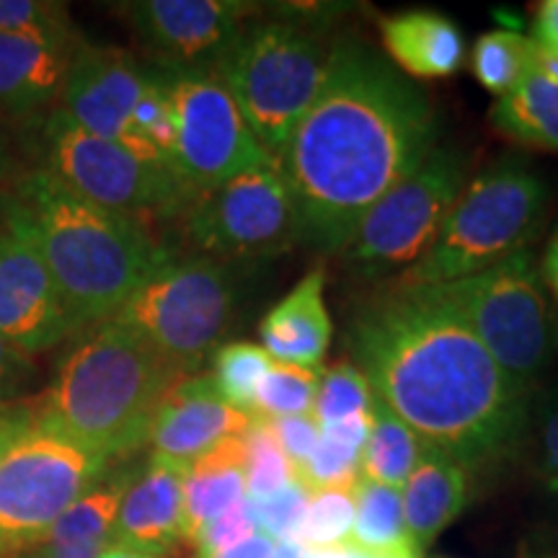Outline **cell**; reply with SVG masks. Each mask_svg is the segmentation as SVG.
Masks as SVG:
<instances>
[{
  "instance_id": "32",
  "label": "cell",
  "mask_w": 558,
  "mask_h": 558,
  "mask_svg": "<svg viewBox=\"0 0 558 558\" xmlns=\"http://www.w3.org/2000/svg\"><path fill=\"white\" fill-rule=\"evenodd\" d=\"M271 365L269 352L262 344H251V341H230V344L220 347L215 354V369L213 375L215 386H218L220 396L230 407L246 411H254V396L256 388L267 369Z\"/></svg>"
},
{
  "instance_id": "44",
  "label": "cell",
  "mask_w": 558,
  "mask_h": 558,
  "mask_svg": "<svg viewBox=\"0 0 558 558\" xmlns=\"http://www.w3.org/2000/svg\"><path fill=\"white\" fill-rule=\"evenodd\" d=\"M271 550H275V541L267 538L264 533H256V535H251L248 541L239 543V546L220 550V554L199 556V558H269Z\"/></svg>"
},
{
  "instance_id": "52",
  "label": "cell",
  "mask_w": 558,
  "mask_h": 558,
  "mask_svg": "<svg viewBox=\"0 0 558 558\" xmlns=\"http://www.w3.org/2000/svg\"><path fill=\"white\" fill-rule=\"evenodd\" d=\"M556 494H558V488H556Z\"/></svg>"
},
{
  "instance_id": "26",
  "label": "cell",
  "mask_w": 558,
  "mask_h": 558,
  "mask_svg": "<svg viewBox=\"0 0 558 558\" xmlns=\"http://www.w3.org/2000/svg\"><path fill=\"white\" fill-rule=\"evenodd\" d=\"M135 473H117L107 481H96L94 486L75 499L62 518L54 522L41 543L54 546H111L117 514H120L124 492Z\"/></svg>"
},
{
  "instance_id": "24",
  "label": "cell",
  "mask_w": 558,
  "mask_h": 558,
  "mask_svg": "<svg viewBox=\"0 0 558 558\" xmlns=\"http://www.w3.org/2000/svg\"><path fill=\"white\" fill-rule=\"evenodd\" d=\"M494 130L527 150H558V78L530 65L488 111Z\"/></svg>"
},
{
  "instance_id": "12",
  "label": "cell",
  "mask_w": 558,
  "mask_h": 558,
  "mask_svg": "<svg viewBox=\"0 0 558 558\" xmlns=\"http://www.w3.org/2000/svg\"><path fill=\"white\" fill-rule=\"evenodd\" d=\"M166 83L177 128L171 171L192 197L218 190L226 181L271 158L218 75H171Z\"/></svg>"
},
{
  "instance_id": "39",
  "label": "cell",
  "mask_w": 558,
  "mask_h": 558,
  "mask_svg": "<svg viewBox=\"0 0 558 558\" xmlns=\"http://www.w3.org/2000/svg\"><path fill=\"white\" fill-rule=\"evenodd\" d=\"M535 469L550 492L558 488V396L546 401L535 418Z\"/></svg>"
},
{
  "instance_id": "5",
  "label": "cell",
  "mask_w": 558,
  "mask_h": 558,
  "mask_svg": "<svg viewBox=\"0 0 558 558\" xmlns=\"http://www.w3.org/2000/svg\"><path fill=\"white\" fill-rule=\"evenodd\" d=\"M548 186L525 160L501 158L460 192L427 254L396 284L427 288L471 277L527 248L546 220Z\"/></svg>"
},
{
  "instance_id": "9",
  "label": "cell",
  "mask_w": 558,
  "mask_h": 558,
  "mask_svg": "<svg viewBox=\"0 0 558 558\" xmlns=\"http://www.w3.org/2000/svg\"><path fill=\"white\" fill-rule=\"evenodd\" d=\"M107 463L34 416L0 460V556L45 541L62 512L101 478Z\"/></svg>"
},
{
  "instance_id": "27",
  "label": "cell",
  "mask_w": 558,
  "mask_h": 558,
  "mask_svg": "<svg viewBox=\"0 0 558 558\" xmlns=\"http://www.w3.org/2000/svg\"><path fill=\"white\" fill-rule=\"evenodd\" d=\"M369 414V411H367ZM352 416L347 422L320 427V439L311 458L295 471V478L308 492L344 484V481L360 478V460L365 448L369 416Z\"/></svg>"
},
{
  "instance_id": "41",
  "label": "cell",
  "mask_w": 558,
  "mask_h": 558,
  "mask_svg": "<svg viewBox=\"0 0 558 558\" xmlns=\"http://www.w3.org/2000/svg\"><path fill=\"white\" fill-rule=\"evenodd\" d=\"M32 375V362L19 349H13L9 341L0 337V399L11 390H16L21 383Z\"/></svg>"
},
{
  "instance_id": "36",
  "label": "cell",
  "mask_w": 558,
  "mask_h": 558,
  "mask_svg": "<svg viewBox=\"0 0 558 558\" xmlns=\"http://www.w3.org/2000/svg\"><path fill=\"white\" fill-rule=\"evenodd\" d=\"M0 34H29V37H68V11L60 3L39 0H0Z\"/></svg>"
},
{
  "instance_id": "20",
  "label": "cell",
  "mask_w": 558,
  "mask_h": 558,
  "mask_svg": "<svg viewBox=\"0 0 558 558\" xmlns=\"http://www.w3.org/2000/svg\"><path fill=\"white\" fill-rule=\"evenodd\" d=\"M81 41L68 37L0 34V109L29 111L62 94Z\"/></svg>"
},
{
  "instance_id": "6",
  "label": "cell",
  "mask_w": 558,
  "mask_h": 558,
  "mask_svg": "<svg viewBox=\"0 0 558 558\" xmlns=\"http://www.w3.org/2000/svg\"><path fill=\"white\" fill-rule=\"evenodd\" d=\"M333 45L295 19H267L243 26L215 75L271 158L282 156L298 122L326 78Z\"/></svg>"
},
{
  "instance_id": "1",
  "label": "cell",
  "mask_w": 558,
  "mask_h": 558,
  "mask_svg": "<svg viewBox=\"0 0 558 558\" xmlns=\"http://www.w3.org/2000/svg\"><path fill=\"white\" fill-rule=\"evenodd\" d=\"M354 367L422 445L469 471L507 460L530 424V390L494 362L435 288L396 284L352 318Z\"/></svg>"
},
{
  "instance_id": "25",
  "label": "cell",
  "mask_w": 558,
  "mask_h": 558,
  "mask_svg": "<svg viewBox=\"0 0 558 558\" xmlns=\"http://www.w3.org/2000/svg\"><path fill=\"white\" fill-rule=\"evenodd\" d=\"M369 427L365 448H362L360 476L375 484L401 488L407 484L411 469L416 465L422 452L418 439L401 416H396L378 396L369 401Z\"/></svg>"
},
{
  "instance_id": "50",
  "label": "cell",
  "mask_w": 558,
  "mask_h": 558,
  "mask_svg": "<svg viewBox=\"0 0 558 558\" xmlns=\"http://www.w3.org/2000/svg\"><path fill=\"white\" fill-rule=\"evenodd\" d=\"M0 213H3V205H0Z\"/></svg>"
},
{
  "instance_id": "28",
  "label": "cell",
  "mask_w": 558,
  "mask_h": 558,
  "mask_svg": "<svg viewBox=\"0 0 558 558\" xmlns=\"http://www.w3.org/2000/svg\"><path fill=\"white\" fill-rule=\"evenodd\" d=\"M352 543L369 550H388L414 543L407 530V518H403L401 488L375 484L360 476L354 488Z\"/></svg>"
},
{
  "instance_id": "34",
  "label": "cell",
  "mask_w": 558,
  "mask_h": 558,
  "mask_svg": "<svg viewBox=\"0 0 558 558\" xmlns=\"http://www.w3.org/2000/svg\"><path fill=\"white\" fill-rule=\"evenodd\" d=\"M290 481H295V469L279 448L271 424L254 416L246 429V499H267Z\"/></svg>"
},
{
  "instance_id": "18",
  "label": "cell",
  "mask_w": 558,
  "mask_h": 558,
  "mask_svg": "<svg viewBox=\"0 0 558 558\" xmlns=\"http://www.w3.org/2000/svg\"><path fill=\"white\" fill-rule=\"evenodd\" d=\"M184 473L186 465L150 456L124 492L111 543L160 558L184 541Z\"/></svg>"
},
{
  "instance_id": "47",
  "label": "cell",
  "mask_w": 558,
  "mask_h": 558,
  "mask_svg": "<svg viewBox=\"0 0 558 558\" xmlns=\"http://www.w3.org/2000/svg\"><path fill=\"white\" fill-rule=\"evenodd\" d=\"M541 277H543V282L554 290V295L558 298V256H550V254L543 256Z\"/></svg>"
},
{
  "instance_id": "7",
  "label": "cell",
  "mask_w": 558,
  "mask_h": 558,
  "mask_svg": "<svg viewBox=\"0 0 558 558\" xmlns=\"http://www.w3.org/2000/svg\"><path fill=\"white\" fill-rule=\"evenodd\" d=\"M427 288L463 316L509 378L533 390L558 344V324L533 251L522 248L476 275Z\"/></svg>"
},
{
  "instance_id": "33",
  "label": "cell",
  "mask_w": 558,
  "mask_h": 558,
  "mask_svg": "<svg viewBox=\"0 0 558 558\" xmlns=\"http://www.w3.org/2000/svg\"><path fill=\"white\" fill-rule=\"evenodd\" d=\"M369 401H373V390L365 375L349 362H337L320 369L313 416L320 427H331L352 416H365Z\"/></svg>"
},
{
  "instance_id": "40",
  "label": "cell",
  "mask_w": 558,
  "mask_h": 558,
  "mask_svg": "<svg viewBox=\"0 0 558 558\" xmlns=\"http://www.w3.org/2000/svg\"><path fill=\"white\" fill-rule=\"evenodd\" d=\"M305 558H422V550H418L416 543H407V546L388 550H369L347 541L329 548H313L305 554Z\"/></svg>"
},
{
  "instance_id": "29",
  "label": "cell",
  "mask_w": 558,
  "mask_h": 558,
  "mask_svg": "<svg viewBox=\"0 0 558 558\" xmlns=\"http://www.w3.org/2000/svg\"><path fill=\"white\" fill-rule=\"evenodd\" d=\"M535 41L518 32L494 29L473 45L471 70L488 94L505 96L533 65Z\"/></svg>"
},
{
  "instance_id": "19",
  "label": "cell",
  "mask_w": 558,
  "mask_h": 558,
  "mask_svg": "<svg viewBox=\"0 0 558 558\" xmlns=\"http://www.w3.org/2000/svg\"><path fill=\"white\" fill-rule=\"evenodd\" d=\"M269 357L298 367H324L331 347V316L326 311V271L311 269L259 326Z\"/></svg>"
},
{
  "instance_id": "31",
  "label": "cell",
  "mask_w": 558,
  "mask_h": 558,
  "mask_svg": "<svg viewBox=\"0 0 558 558\" xmlns=\"http://www.w3.org/2000/svg\"><path fill=\"white\" fill-rule=\"evenodd\" d=\"M320 369L298 367L288 362L271 360L254 396V411L251 416L259 418H282L298 414H313Z\"/></svg>"
},
{
  "instance_id": "49",
  "label": "cell",
  "mask_w": 558,
  "mask_h": 558,
  "mask_svg": "<svg viewBox=\"0 0 558 558\" xmlns=\"http://www.w3.org/2000/svg\"><path fill=\"white\" fill-rule=\"evenodd\" d=\"M546 254H550V256H558V230L554 233V239H550L548 248H546Z\"/></svg>"
},
{
  "instance_id": "38",
  "label": "cell",
  "mask_w": 558,
  "mask_h": 558,
  "mask_svg": "<svg viewBox=\"0 0 558 558\" xmlns=\"http://www.w3.org/2000/svg\"><path fill=\"white\" fill-rule=\"evenodd\" d=\"M275 432L279 448L292 463V469H300L311 452L316 450L320 439V424L313 414H298V416H282V418H267Z\"/></svg>"
},
{
  "instance_id": "16",
  "label": "cell",
  "mask_w": 558,
  "mask_h": 558,
  "mask_svg": "<svg viewBox=\"0 0 558 558\" xmlns=\"http://www.w3.org/2000/svg\"><path fill=\"white\" fill-rule=\"evenodd\" d=\"M148 81L150 75L143 73L130 52L81 41L62 86L60 111L90 135L120 143L145 160H156L140 145L132 124Z\"/></svg>"
},
{
  "instance_id": "2",
  "label": "cell",
  "mask_w": 558,
  "mask_h": 558,
  "mask_svg": "<svg viewBox=\"0 0 558 558\" xmlns=\"http://www.w3.org/2000/svg\"><path fill=\"white\" fill-rule=\"evenodd\" d=\"M435 148L427 96L367 45L337 41L316 99L279 156L298 241L341 254L367 209Z\"/></svg>"
},
{
  "instance_id": "22",
  "label": "cell",
  "mask_w": 558,
  "mask_h": 558,
  "mask_svg": "<svg viewBox=\"0 0 558 558\" xmlns=\"http://www.w3.org/2000/svg\"><path fill=\"white\" fill-rule=\"evenodd\" d=\"M383 47L414 78H450L463 65V34L435 11H403L383 19Z\"/></svg>"
},
{
  "instance_id": "21",
  "label": "cell",
  "mask_w": 558,
  "mask_h": 558,
  "mask_svg": "<svg viewBox=\"0 0 558 558\" xmlns=\"http://www.w3.org/2000/svg\"><path fill=\"white\" fill-rule=\"evenodd\" d=\"M471 494V471L448 452L424 445L407 484L401 486L403 518L411 541L424 550L463 512Z\"/></svg>"
},
{
  "instance_id": "13",
  "label": "cell",
  "mask_w": 558,
  "mask_h": 558,
  "mask_svg": "<svg viewBox=\"0 0 558 558\" xmlns=\"http://www.w3.org/2000/svg\"><path fill=\"white\" fill-rule=\"evenodd\" d=\"M186 235L218 259H254L298 243V213L277 158L239 173L186 207Z\"/></svg>"
},
{
  "instance_id": "14",
  "label": "cell",
  "mask_w": 558,
  "mask_h": 558,
  "mask_svg": "<svg viewBox=\"0 0 558 558\" xmlns=\"http://www.w3.org/2000/svg\"><path fill=\"white\" fill-rule=\"evenodd\" d=\"M73 331L29 222L16 202H5L0 213V337L32 357Z\"/></svg>"
},
{
  "instance_id": "15",
  "label": "cell",
  "mask_w": 558,
  "mask_h": 558,
  "mask_svg": "<svg viewBox=\"0 0 558 558\" xmlns=\"http://www.w3.org/2000/svg\"><path fill=\"white\" fill-rule=\"evenodd\" d=\"M254 9L241 0H140L124 5V16L153 60L186 75L218 68Z\"/></svg>"
},
{
  "instance_id": "23",
  "label": "cell",
  "mask_w": 558,
  "mask_h": 558,
  "mask_svg": "<svg viewBox=\"0 0 558 558\" xmlns=\"http://www.w3.org/2000/svg\"><path fill=\"white\" fill-rule=\"evenodd\" d=\"M246 499V435L228 437L184 473V541Z\"/></svg>"
},
{
  "instance_id": "3",
  "label": "cell",
  "mask_w": 558,
  "mask_h": 558,
  "mask_svg": "<svg viewBox=\"0 0 558 558\" xmlns=\"http://www.w3.org/2000/svg\"><path fill=\"white\" fill-rule=\"evenodd\" d=\"M58 284L75 329L111 320L169 259L143 222L81 199L50 171H34L13 199Z\"/></svg>"
},
{
  "instance_id": "46",
  "label": "cell",
  "mask_w": 558,
  "mask_h": 558,
  "mask_svg": "<svg viewBox=\"0 0 558 558\" xmlns=\"http://www.w3.org/2000/svg\"><path fill=\"white\" fill-rule=\"evenodd\" d=\"M305 554H308V550L300 546L295 538H288L275 543V550H271L269 558H305Z\"/></svg>"
},
{
  "instance_id": "8",
  "label": "cell",
  "mask_w": 558,
  "mask_h": 558,
  "mask_svg": "<svg viewBox=\"0 0 558 558\" xmlns=\"http://www.w3.org/2000/svg\"><path fill=\"white\" fill-rule=\"evenodd\" d=\"M233 305V277L220 262L166 259L111 320L190 378L226 337Z\"/></svg>"
},
{
  "instance_id": "42",
  "label": "cell",
  "mask_w": 558,
  "mask_h": 558,
  "mask_svg": "<svg viewBox=\"0 0 558 558\" xmlns=\"http://www.w3.org/2000/svg\"><path fill=\"white\" fill-rule=\"evenodd\" d=\"M34 422V414L29 409L9 407V403H0V460L5 458V452L11 450V445L16 442L29 424Z\"/></svg>"
},
{
  "instance_id": "48",
  "label": "cell",
  "mask_w": 558,
  "mask_h": 558,
  "mask_svg": "<svg viewBox=\"0 0 558 558\" xmlns=\"http://www.w3.org/2000/svg\"><path fill=\"white\" fill-rule=\"evenodd\" d=\"M101 558H158V556H148V554H137V550H130V548H122V546H111L104 550Z\"/></svg>"
},
{
  "instance_id": "30",
  "label": "cell",
  "mask_w": 558,
  "mask_h": 558,
  "mask_svg": "<svg viewBox=\"0 0 558 558\" xmlns=\"http://www.w3.org/2000/svg\"><path fill=\"white\" fill-rule=\"evenodd\" d=\"M360 478L333 484L311 494L305 518L300 522L295 541L305 550L329 548L352 541L354 527V488Z\"/></svg>"
},
{
  "instance_id": "4",
  "label": "cell",
  "mask_w": 558,
  "mask_h": 558,
  "mask_svg": "<svg viewBox=\"0 0 558 558\" xmlns=\"http://www.w3.org/2000/svg\"><path fill=\"white\" fill-rule=\"evenodd\" d=\"M179 380L184 375L107 320L62 360L34 416L107 460L122 458L148 442L160 401Z\"/></svg>"
},
{
  "instance_id": "10",
  "label": "cell",
  "mask_w": 558,
  "mask_h": 558,
  "mask_svg": "<svg viewBox=\"0 0 558 558\" xmlns=\"http://www.w3.org/2000/svg\"><path fill=\"white\" fill-rule=\"evenodd\" d=\"M463 190L465 158L458 150L435 148L367 209L341 248L344 267L360 279L409 271L432 248Z\"/></svg>"
},
{
  "instance_id": "35",
  "label": "cell",
  "mask_w": 558,
  "mask_h": 558,
  "mask_svg": "<svg viewBox=\"0 0 558 558\" xmlns=\"http://www.w3.org/2000/svg\"><path fill=\"white\" fill-rule=\"evenodd\" d=\"M311 492L300 481H290L288 486H282L279 492L262 501H248L254 509L256 527L259 533L267 535L271 541H288L295 538L300 522L305 518V509H308Z\"/></svg>"
},
{
  "instance_id": "17",
  "label": "cell",
  "mask_w": 558,
  "mask_h": 558,
  "mask_svg": "<svg viewBox=\"0 0 558 558\" xmlns=\"http://www.w3.org/2000/svg\"><path fill=\"white\" fill-rule=\"evenodd\" d=\"M251 418L222 399L213 375H190L163 396L148 442L156 458L190 465L222 439L246 435Z\"/></svg>"
},
{
  "instance_id": "37",
  "label": "cell",
  "mask_w": 558,
  "mask_h": 558,
  "mask_svg": "<svg viewBox=\"0 0 558 558\" xmlns=\"http://www.w3.org/2000/svg\"><path fill=\"white\" fill-rule=\"evenodd\" d=\"M256 533H259V527H256L254 509H251L248 499H243L241 505L230 507L220 518L209 520L192 543H197L199 556H209L239 546V543L248 541Z\"/></svg>"
},
{
  "instance_id": "43",
  "label": "cell",
  "mask_w": 558,
  "mask_h": 558,
  "mask_svg": "<svg viewBox=\"0 0 558 558\" xmlns=\"http://www.w3.org/2000/svg\"><path fill=\"white\" fill-rule=\"evenodd\" d=\"M533 41H538L546 50L558 52V0H546L535 11Z\"/></svg>"
},
{
  "instance_id": "51",
  "label": "cell",
  "mask_w": 558,
  "mask_h": 558,
  "mask_svg": "<svg viewBox=\"0 0 558 558\" xmlns=\"http://www.w3.org/2000/svg\"><path fill=\"white\" fill-rule=\"evenodd\" d=\"M9 558H19V556H9Z\"/></svg>"
},
{
  "instance_id": "11",
  "label": "cell",
  "mask_w": 558,
  "mask_h": 558,
  "mask_svg": "<svg viewBox=\"0 0 558 558\" xmlns=\"http://www.w3.org/2000/svg\"><path fill=\"white\" fill-rule=\"evenodd\" d=\"M47 171L90 205L137 222L145 215H173L192 205V192L169 166L90 135L60 109L47 124Z\"/></svg>"
},
{
  "instance_id": "45",
  "label": "cell",
  "mask_w": 558,
  "mask_h": 558,
  "mask_svg": "<svg viewBox=\"0 0 558 558\" xmlns=\"http://www.w3.org/2000/svg\"><path fill=\"white\" fill-rule=\"evenodd\" d=\"M520 558H558V530L530 535L520 550Z\"/></svg>"
}]
</instances>
